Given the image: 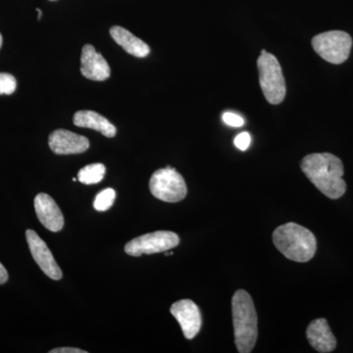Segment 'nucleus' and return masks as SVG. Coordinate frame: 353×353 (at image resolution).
Returning a JSON list of instances; mask_svg holds the SVG:
<instances>
[{"instance_id":"1","label":"nucleus","mask_w":353,"mask_h":353,"mask_svg":"<svg viewBox=\"0 0 353 353\" xmlns=\"http://www.w3.org/2000/svg\"><path fill=\"white\" fill-rule=\"evenodd\" d=\"M301 167L308 180L329 199H338L345 194V170L343 162L336 155L328 152L312 153L303 158Z\"/></svg>"},{"instance_id":"2","label":"nucleus","mask_w":353,"mask_h":353,"mask_svg":"<svg viewBox=\"0 0 353 353\" xmlns=\"http://www.w3.org/2000/svg\"><path fill=\"white\" fill-rule=\"evenodd\" d=\"M234 343L240 353H250L259 336V318L250 294L245 290L234 292L232 299Z\"/></svg>"},{"instance_id":"3","label":"nucleus","mask_w":353,"mask_h":353,"mask_svg":"<svg viewBox=\"0 0 353 353\" xmlns=\"http://www.w3.org/2000/svg\"><path fill=\"white\" fill-rule=\"evenodd\" d=\"M272 240L285 259L301 263L312 259L317 250L314 234L296 223H287L278 227L274 231Z\"/></svg>"},{"instance_id":"4","label":"nucleus","mask_w":353,"mask_h":353,"mask_svg":"<svg viewBox=\"0 0 353 353\" xmlns=\"http://www.w3.org/2000/svg\"><path fill=\"white\" fill-rule=\"evenodd\" d=\"M259 71V83L266 101L273 105H278L284 101L285 97V82L282 67L277 57L266 50H262L257 59Z\"/></svg>"},{"instance_id":"5","label":"nucleus","mask_w":353,"mask_h":353,"mask_svg":"<svg viewBox=\"0 0 353 353\" xmlns=\"http://www.w3.org/2000/svg\"><path fill=\"white\" fill-rule=\"evenodd\" d=\"M150 189L153 196L171 203L182 201L188 194L183 176L170 166L153 173L150 181Z\"/></svg>"},{"instance_id":"6","label":"nucleus","mask_w":353,"mask_h":353,"mask_svg":"<svg viewBox=\"0 0 353 353\" xmlns=\"http://www.w3.org/2000/svg\"><path fill=\"white\" fill-rule=\"evenodd\" d=\"M311 43L323 59L332 64H341L350 57L352 39L347 32L331 31L317 34Z\"/></svg>"},{"instance_id":"7","label":"nucleus","mask_w":353,"mask_h":353,"mask_svg":"<svg viewBox=\"0 0 353 353\" xmlns=\"http://www.w3.org/2000/svg\"><path fill=\"white\" fill-rule=\"evenodd\" d=\"M180 243L178 234L170 231H157L138 236L125 245V252L131 256L165 252Z\"/></svg>"},{"instance_id":"8","label":"nucleus","mask_w":353,"mask_h":353,"mask_svg":"<svg viewBox=\"0 0 353 353\" xmlns=\"http://www.w3.org/2000/svg\"><path fill=\"white\" fill-rule=\"evenodd\" d=\"M26 239H27L32 259L39 265L41 271L48 277L52 279V280H60L63 274H62L61 269L58 266L52 253H51L46 243L32 230H27V232H26Z\"/></svg>"},{"instance_id":"9","label":"nucleus","mask_w":353,"mask_h":353,"mask_svg":"<svg viewBox=\"0 0 353 353\" xmlns=\"http://www.w3.org/2000/svg\"><path fill=\"white\" fill-rule=\"evenodd\" d=\"M170 312L180 324L185 338L188 340L196 338L202 325L199 306L190 299H182L171 306Z\"/></svg>"},{"instance_id":"10","label":"nucleus","mask_w":353,"mask_h":353,"mask_svg":"<svg viewBox=\"0 0 353 353\" xmlns=\"http://www.w3.org/2000/svg\"><path fill=\"white\" fill-rule=\"evenodd\" d=\"M48 145L55 154H79L87 152L90 148V141L85 137L59 129L51 132L48 138Z\"/></svg>"},{"instance_id":"11","label":"nucleus","mask_w":353,"mask_h":353,"mask_svg":"<svg viewBox=\"0 0 353 353\" xmlns=\"http://www.w3.org/2000/svg\"><path fill=\"white\" fill-rule=\"evenodd\" d=\"M81 72L85 78L97 82L108 80L111 75L108 61L90 44H85L83 48Z\"/></svg>"},{"instance_id":"12","label":"nucleus","mask_w":353,"mask_h":353,"mask_svg":"<svg viewBox=\"0 0 353 353\" xmlns=\"http://www.w3.org/2000/svg\"><path fill=\"white\" fill-rule=\"evenodd\" d=\"M34 210L41 224L50 232L61 231L64 227V217L57 202L46 194H39L34 199Z\"/></svg>"},{"instance_id":"13","label":"nucleus","mask_w":353,"mask_h":353,"mask_svg":"<svg viewBox=\"0 0 353 353\" xmlns=\"http://www.w3.org/2000/svg\"><path fill=\"white\" fill-rule=\"evenodd\" d=\"M306 338L311 347L318 352H334L336 347V339L332 333L329 323L325 318L313 320L306 330Z\"/></svg>"},{"instance_id":"14","label":"nucleus","mask_w":353,"mask_h":353,"mask_svg":"<svg viewBox=\"0 0 353 353\" xmlns=\"http://www.w3.org/2000/svg\"><path fill=\"white\" fill-rule=\"evenodd\" d=\"M73 122L77 127L88 128L101 132L106 138H113L117 132V129L110 121L94 111H78L74 115Z\"/></svg>"},{"instance_id":"15","label":"nucleus","mask_w":353,"mask_h":353,"mask_svg":"<svg viewBox=\"0 0 353 353\" xmlns=\"http://www.w3.org/2000/svg\"><path fill=\"white\" fill-rule=\"evenodd\" d=\"M110 34L116 43L134 57L143 58L148 57L150 53V46L145 41L137 38L131 32L124 28L114 26L110 29Z\"/></svg>"},{"instance_id":"16","label":"nucleus","mask_w":353,"mask_h":353,"mask_svg":"<svg viewBox=\"0 0 353 353\" xmlns=\"http://www.w3.org/2000/svg\"><path fill=\"white\" fill-rule=\"evenodd\" d=\"M105 166L101 163L88 165L78 173V181L85 185H95L101 183L105 175Z\"/></svg>"},{"instance_id":"17","label":"nucleus","mask_w":353,"mask_h":353,"mask_svg":"<svg viewBox=\"0 0 353 353\" xmlns=\"http://www.w3.org/2000/svg\"><path fill=\"white\" fill-rule=\"evenodd\" d=\"M116 199V192L113 189L101 190L94 201V208L97 211L108 210L113 205Z\"/></svg>"},{"instance_id":"18","label":"nucleus","mask_w":353,"mask_h":353,"mask_svg":"<svg viewBox=\"0 0 353 353\" xmlns=\"http://www.w3.org/2000/svg\"><path fill=\"white\" fill-rule=\"evenodd\" d=\"M17 87L16 79L12 75L7 73H0V95L12 94Z\"/></svg>"},{"instance_id":"19","label":"nucleus","mask_w":353,"mask_h":353,"mask_svg":"<svg viewBox=\"0 0 353 353\" xmlns=\"http://www.w3.org/2000/svg\"><path fill=\"white\" fill-rule=\"evenodd\" d=\"M222 119L228 125V126L239 128L245 125V120L238 114L225 112L223 114Z\"/></svg>"},{"instance_id":"20","label":"nucleus","mask_w":353,"mask_h":353,"mask_svg":"<svg viewBox=\"0 0 353 353\" xmlns=\"http://www.w3.org/2000/svg\"><path fill=\"white\" fill-rule=\"evenodd\" d=\"M250 143H252V137L246 132H241L234 139V145L241 152H245V150H248L250 148Z\"/></svg>"},{"instance_id":"21","label":"nucleus","mask_w":353,"mask_h":353,"mask_svg":"<svg viewBox=\"0 0 353 353\" xmlns=\"http://www.w3.org/2000/svg\"><path fill=\"white\" fill-rule=\"evenodd\" d=\"M85 350H79L74 347H59L50 350V353H87Z\"/></svg>"},{"instance_id":"22","label":"nucleus","mask_w":353,"mask_h":353,"mask_svg":"<svg viewBox=\"0 0 353 353\" xmlns=\"http://www.w3.org/2000/svg\"><path fill=\"white\" fill-rule=\"evenodd\" d=\"M8 281V273H7L6 267L0 263V285L4 284Z\"/></svg>"},{"instance_id":"23","label":"nucleus","mask_w":353,"mask_h":353,"mask_svg":"<svg viewBox=\"0 0 353 353\" xmlns=\"http://www.w3.org/2000/svg\"><path fill=\"white\" fill-rule=\"evenodd\" d=\"M37 11H38V13H39V20H41V15H43V13H41V9H37Z\"/></svg>"},{"instance_id":"24","label":"nucleus","mask_w":353,"mask_h":353,"mask_svg":"<svg viewBox=\"0 0 353 353\" xmlns=\"http://www.w3.org/2000/svg\"><path fill=\"white\" fill-rule=\"evenodd\" d=\"M2 46V36L1 34H0V48H1Z\"/></svg>"},{"instance_id":"25","label":"nucleus","mask_w":353,"mask_h":353,"mask_svg":"<svg viewBox=\"0 0 353 353\" xmlns=\"http://www.w3.org/2000/svg\"><path fill=\"white\" fill-rule=\"evenodd\" d=\"M50 1H55V0H50Z\"/></svg>"}]
</instances>
